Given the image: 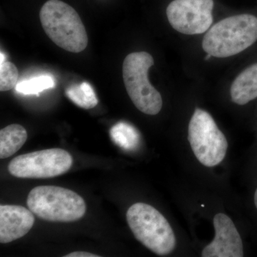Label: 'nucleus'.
I'll return each instance as SVG.
<instances>
[{"label": "nucleus", "mask_w": 257, "mask_h": 257, "mask_svg": "<svg viewBox=\"0 0 257 257\" xmlns=\"http://www.w3.org/2000/svg\"><path fill=\"white\" fill-rule=\"evenodd\" d=\"M256 40V17L238 15L214 25L204 37L202 47L212 57L225 58L243 52Z\"/></svg>", "instance_id": "1"}, {"label": "nucleus", "mask_w": 257, "mask_h": 257, "mask_svg": "<svg viewBox=\"0 0 257 257\" xmlns=\"http://www.w3.org/2000/svg\"><path fill=\"white\" fill-rule=\"evenodd\" d=\"M40 19L45 33L57 46L73 53L87 47V33L82 20L67 3L49 0L40 10Z\"/></svg>", "instance_id": "2"}, {"label": "nucleus", "mask_w": 257, "mask_h": 257, "mask_svg": "<svg viewBox=\"0 0 257 257\" xmlns=\"http://www.w3.org/2000/svg\"><path fill=\"white\" fill-rule=\"evenodd\" d=\"M126 220L135 238L152 252L165 256L175 249L177 240L173 229L155 207L136 203L128 208Z\"/></svg>", "instance_id": "3"}, {"label": "nucleus", "mask_w": 257, "mask_h": 257, "mask_svg": "<svg viewBox=\"0 0 257 257\" xmlns=\"http://www.w3.org/2000/svg\"><path fill=\"white\" fill-rule=\"evenodd\" d=\"M29 209L40 219L52 222L79 220L86 212L85 202L77 193L57 186H39L28 194Z\"/></svg>", "instance_id": "4"}, {"label": "nucleus", "mask_w": 257, "mask_h": 257, "mask_svg": "<svg viewBox=\"0 0 257 257\" xmlns=\"http://www.w3.org/2000/svg\"><path fill=\"white\" fill-rule=\"evenodd\" d=\"M153 64L148 52H133L125 57L122 67L128 95L139 110L148 115L158 114L163 104L160 93L149 81V69Z\"/></svg>", "instance_id": "5"}, {"label": "nucleus", "mask_w": 257, "mask_h": 257, "mask_svg": "<svg viewBox=\"0 0 257 257\" xmlns=\"http://www.w3.org/2000/svg\"><path fill=\"white\" fill-rule=\"evenodd\" d=\"M188 140L194 155L205 167H215L226 156L228 143L224 134L212 116L199 108L189 121Z\"/></svg>", "instance_id": "6"}, {"label": "nucleus", "mask_w": 257, "mask_h": 257, "mask_svg": "<svg viewBox=\"0 0 257 257\" xmlns=\"http://www.w3.org/2000/svg\"><path fill=\"white\" fill-rule=\"evenodd\" d=\"M73 163L62 149H49L15 157L8 165L10 175L18 178L47 179L67 173Z\"/></svg>", "instance_id": "7"}, {"label": "nucleus", "mask_w": 257, "mask_h": 257, "mask_svg": "<svg viewBox=\"0 0 257 257\" xmlns=\"http://www.w3.org/2000/svg\"><path fill=\"white\" fill-rule=\"evenodd\" d=\"M213 0H174L167 8L172 28L184 35L204 33L213 23Z\"/></svg>", "instance_id": "8"}, {"label": "nucleus", "mask_w": 257, "mask_h": 257, "mask_svg": "<svg viewBox=\"0 0 257 257\" xmlns=\"http://www.w3.org/2000/svg\"><path fill=\"white\" fill-rule=\"evenodd\" d=\"M215 236L204 248L203 257H242V240L238 230L230 217L219 213L214 218Z\"/></svg>", "instance_id": "9"}, {"label": "nucleus", "mask_w": 257, "mask_h": 257, "mask_svg": "<svg viewBox=\"0 0 257 257\" xmlns=\"http://www.w3.org/2000/svg\"><path fill=\"white\" fill-rule=\"evenodd\" d=\"M32 214L22 206H0V242H12L28 234L35 223Z\"/></svg>", "instance_id": "10"}, {"label": "nucleus", "mask_w": 257, "mask_h": 257, "mask_svg": "<svg viewBox=\"0 0 257 257\" xmlns=\"http://www.w3.org/2000/svg\"><path fill=\"white\" fill-rule=\"evenodd\" d=\"M231 100L235 104L244 105L257 97V63L245 69L231 84Z\"/></svg>", "instance_id": "11"}, {"label": "nucleus", "mask_w": 257, "mask_h": 257, "mask_svg": "<svg viewBox=\"0 0 257 257\" xmlns=\"http://www.w3.org/2000/svg\"><path fill=\"white\" fill-rule=\"evenodd\" d=\"M28 133L22 125L10 124L0 131V158L13 156L26 143Z\"/></svg>", "instance_id": "12"}, {"label": "nucleus", "mask_w": 257, "mask_h": 257, "mask_svg": "<svg viewBox=\"0 0 257 257\" xmlns=\"http://www.w3.org/2000/svg\"><path fill=\"white\" fill-rule=\"evenodd\" d=\"M111 140L124 150H134L140 145V135L133 125L121 121L110 130Z\"/></svg>", "instance_id": "13"}, {"label": "nucleus", "mask_w": 257, "mask_h": 257, "mask_svg": "<svg viewBox=\"0 0 257 257\" xmlns=\"http://www.w3.org/2000/svg\"><path fill=\"white\" fill-rule=\"evenodd\" d=\"M65 94L74 104L83 109H92L98 104L95 92L87 82L69 86L66 89Z\"/></svg>", "instance_id": "14"}, {"label": "nucleus", "mask_w": 257, "mask_h": 257, "mask_svg": "<svg viewBox=\"0 0 257 257\" xmlns=\"http://www.w3.org/2000/svg\"><path fill=\"white\" fill-rule=\"evenodd\" d=\"M55 84L56 81L53 76L51 74H42L38 77H32L31 79L18 82L15 89L20 94L25 95H39L40 92L55 87Z\"/></svg>", "instance_id": "15"}, {"label": "nucleus", "mask_w": 257, "mask_h": 257, "mask_svg": "<svg viewBox=\"0 0 257 257\" xmlns=\"http://www.w3.org/2000/svg\"><path fill=\"white\" fill-rule=\"evenodd\" d=\"M19 72L16 66L10 62L0 64V90L6 92L16 87Z\"/></svg>", "instance_id": "16"}, {"label": "nucleus", "mask_w": 257, "mask_h": 257, "mask_svg": "<svg viewBox=\"0 0 257 257\" xmlns=\"http://www.w3.org/2000/svg\"><path fill=\"white\" fill-rule=\"evenodd\" d=\"M64 257H99V256L94 253L86 252V251H74L65 255Z\"/></svg>", "instance_id": "17"}, {"label": "nucleus", "mask_w": 257, "mask_h": 257, "mask_svg": "<svg viewBox=\"0 0 257 257\" xmlns=\"http://www.w3.org/2000/svg\"><path fill=\"white\" fill-rule=\"evenodd\" d=\"M0 57H1V62H0V64L3 63V62H5V54H3V52H1V54H0Z\"/></svg>", "instance_id": "18"}, {"label": "nucleus", "mask_w": 257, "mask_h": 257, "mask_svg": "<svg viewBox=\"0 0 257 257\" xmlns=\"http://www.w3.org/2000/svg\"><path fill=\"white\" fill-rule=\"evenodd\" d=\"M254 204L255 206H256V208L257 209V189L256 192H255L254 194Z\"/></svg>", "instance_id": "19"}, {"label": "nucleus", "mask_w": 257, "mask_h": 257, "mask_svg": "<svg viewBox=\"0 0 257 257\" xmlns=\"http://www.w3.org/2000/svg\"><path fill=\"white\" fill-rule=\"evenodd\" d=\"M211 57H212L211 55H209V54H207V57H205V60H208L209 59L211 58Z\"/></svg>", "instance_id": "20"}]
</instances>
